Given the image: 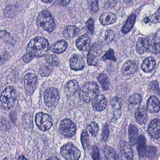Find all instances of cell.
<instances>
[{"label": "cell", "mask_w": 160, "mask_h": 160, "mask_svg": "<svg viewBox=\"0 0 160 160\" xmlns=\"http://www.w3.org/2000/svg\"><path fill=\"white\" fill-rule=\"evenodd\" d=\"M1 59H2V58H1V56H0V62H1Z\"/></svg>", "instance_id": "53"}, {"label": "cell", "mask_w": 160, "mask_h": 160, "mask_svg": "<svg viewBox=\"0 0 160 160\" xmlns=\"http://www.w3.org/2000/svg\"><path fill=\"white\" fill-rule=\"evenodd\" d=\"M88 131L93 136H96L98 134L99 131V127L95 122H91L88 126Z\"/></svg>", "instance_id": "33"}, {"label": "cell", "mask_w": 160, "mask_h": 160, "mask_svg": "<svg viewBox=\"0 0 160 160\" xmlns=\"http://www.w3.org/2000/svg\"><path fill=\"white\" fill-rule=\"evenodd\" d=\"M37 78L35 74L28 73L24 78V89L27 96H31L34 92L36 87Z\"/></svg>", "instance_id": "10"}, {"label": "cell", "mask_w": 160, "mask_h": 160, "mask_svg": "<svg viewBox=\"0 0 160 160\" xmlns=\"http://www.w3.org/2000/svg\"><path fill=\"white\" fill-rule=\"evenodd\" d=\"M128 136L130 142L132 146L135 145L139 138V132L137 128L133 125H130L128 128Z\"/></svg>", "instance_id": "23"}, {"label": "cell", "mask_w": 160, "mask_h": 160, "mask_svg": "<svg viewBox=\"0 0 160 160\" xmlns=\"http://www.w3.org/2000/svg\"><path fill=\"white\" fill-rule=\"evenodd\" d=\"M59 130L60 133L65 137L71 138L76 134L77 126L72 120L66 118L60 123Z\"/></svg>", "instance_id": "6"}, {"label": "cell", "mask_w": 160, "mask_h": 160, "mask_svg": "<svg viewBox=\"0 0 160 160\" xmlns=\"http://www.w3.org/2000/svg\"><path fill=\"white\" fill-rule=\"evenodd\" d=\"M135 118L137 123L141 125L145 124L148 118L146 111L142 107L137 109L135 112Z\"/></svg>", "instance_id": "22"}, {"label": "cell", "mask_w": 160, "mask_h": 160, "mask_svg": "<svg viewBox=\"0 0 160 160\" xmlns=\"http://www.w3.org/2000/svg\"><path fill=\"white\" fill-rule=\"evenodd\" d=\"M94 21L92 18H90L86 23L88 32L90 34H92L94 32Z\"/></svg>", "instance_id": "39"}, {"label": "cell", "mask_w": 160, "mask_h": 160, "mask_svg": "<svg viewBox=\"0 0 160 160\" xmlns=\"http://www.w3.org/2000/svg\"><path fill=\"white\" fill-rule=\"evenodd\" d=\"M109 131L108 129V126L107 124L105 125L103 129V131H102V140H107L108 136H109Z\"/></svg>", "instance_id": "43"}, {"label": "cell", "mask_w": 160, "mask_h": 160, "mask_svg": "<svg viewBox=\"0 0 160 160\" xmlns=\"http://www.w3.org/2000/svg\"><path fill=\"white\" fill-rule=\"evenodd\" d=\"M102 52V48L99 44L98 43L93 44L89 49L87 55V62L88 65H97L98 58L100 57Z\"/></svg>", "instance_id": "9"}, {"label": "cell", "mask_w": 160, "mask_h": 160, "mask_svg": "<svg viewBox=\"0 0 160 160\" xmlns=\"http://www.w3.org/2000/svg\"><path fill=\"white\" fill-rule=\"evenodd\" d=\"M150 20L154 23L160 22V7L156 11V13L153 14L150 19Z\"/></svg>", "instance_id": "41"}, {"label": "cell", "mask_w": 160, "mask_h": 160, "mask_svg": "<svg viewBox=\"0 0 160 160\" xmlns=\"http://www.w3.org/2000/svg\"><path fill=\"white\" fill-rule=\"evenodd\" d=\"M60 160L58 158L56 157H51V158H49L48 160Z\"/></svg>", "instance_id": "50"}, {"label": "cell", "mask_w": 160, "mask_h": 160, "mask_svg": "<svg viewBox=\"0 0 160 160\" xmlns=\"http://www.w3.org/2000/svg\"><path fill=\"white\" fill-rule=\"evenodd\" d=\"M90 45V38L87 35L80 36L76 41V46L80 50L86 52L89 50Z\"/></svg>", "instance_id": "14"}, {"label": "cell", "mask_w": 160, "mask_h": 160, "mask_svg": "<svg viewBox=\"0 0 160 160\" xmlns=\"http://www.w3.org/2000/svg\"><path fill=\"white\" fill-rule=\"evenodd\" d=\"M91 9L94 12H96L98 11L99 9V5L98 2L95 1L92 2L91 5Z\"/></svg>", "instance_id": "45"}, {"label": "cell", "mask_w": 160, "mask_h": 160, "mask_svg": "<svg viewBox=\"0 0 160 160\" xmlns=\"http://www.w3.org/2000/svg\"><path fill=\"white\" fill-rule=\"evenodd\" d=\"M60 100L59 91L54 88H50L45 91L44 100L46 105L50 108H54L58 105Z\"/></svg>", "instance_id": "7"}, {"label": "cell", "mask_w": 160, "mask_h": 160, "mask_svg": "<svg viewBox=\"0 0 160 160\" xmlns=\"http://www.w3.org/2000/svg\"><path fill=\"white\" fill-rule=\"evenodd\" d=\"M149 134L152 138L155 139L160 138V120L155 119L152 120L148 128Z\"/></svg>", "instance_id": "13"}, {"label": "cell", "mask_w": 160, "mask_h": 160, "mask_svg": "<svg viewBox=\"0 0 160 160\" xmlns=\"http://www.w3.org/2000/svg\"><path fill=\"white\" fill-rule=\"evenodd\" d=\"M138 69V64L135 61L127 62L122 68V72L126 75L134 74Z\"/></svg>", "instance_id": "18"}, {"label": "cell", "mask_w": 160, "mask_h": 160, "mask_svg": "<svg viewBox=\"0 0 160 160\" xmlns=\"http://www.w3.org/2000/svg\"><path fill=\"white\" fill-rule=\"evenodd\" d=\"M38 25L48 32H52L55 29L54 19L51 13L48 10L41 11L37 18Z\"/></svg>", "instance_id": "4"}, {"label": "cell", "mask_w": 160, "mask_h": 160, "mask_svg": "<svg viewBox=\"0 0 160 160\" xmlns=\"http://www.w3.org/2000/svg\"><path fill=\"white\" fill-rule=\"evenodd\" d=\"M147 109L149 112L157 113L160 110V102L155 96H151L148 99L147 105Z\"/></svg>", "instance_id": "16"}, {"label": "cell", "mask_w": 160, "mask_h": 160, "mask_svg": "<svg viewBox=\"0 0 160 160\" xmlns=\"http://www.w3.org/2000/svg\"><path fill=\"white\" fill-rule=\"evenodd\" d=\"M0 36L4 40H7L9 37V34L7 32H6L5 31H1L0 32Z\"/></svg>", "instance_id": "46"}, {"label": "cell", "mask_w": 160, "mask_h": 160, "mask_svg": "<svg viewBox=\"0 0 160 160\" xmlns=\"http://www.w3.org/2000/svg\"><path fill=\"white\" fill-rule=\"evenodd\" d=\"M121 152L123 158L126 160L132 159L133 152L130 145L127 142H124L121 146Z\"/></svg>", "instance_id": "21"}, {"label": "cell", "mask_w": 160, "mask_h": 160, "mask_svg": "<svg viewBox=\"0 0 160 160\" xmlns=\"http://www.w3.org/2000/svg\"><path fill=\"white\" fill-rule=\"evenodd\" d=\"M60 5L63 7L67 6L70 2V0H57Z\"/></svg>", "instance_id": "47"}, {"label": "cell", "mask_w": 160, "mask_h": 160, "mask_svg": "<svg viewBox=\"0 0 160 160\" xmlns=\"http://www.w3.org/2000/svg\"><path fill=\"white\" fill-rule=\"evenodd\" d=\"M17 99L16 89L13 86H8L3 90L0 97V105L6 110H9L15 104Z\"/></svg>", "instance_id": "3"}, {"label": "cell", "mask_w": 160, "mask_h": 160, "mask_svg": "<svg viewBox=\"0 0 160 160\" xmlns=\"http://www.w3.org/2000/svg\"><path fill=\"white\" fill-rule=\"evenodd\" d=\"M79 30L78 27L73 25L68 26L65 28L63 35L67 38H71L75 37L78 34Z\"/></svg>", "instance_id": "26"}, {"label": "cell", "mask_w": 160, "mask_h": 160, "mask_svg": "<svg viewBox=\"0 0 160 160\" xmlns=\"http://www.w3.org/2000/svg\"><path fill=\"white\" fill-rule=\"evenodd\" d=\"M115 34L114 32L112 30H107L105 33V41L107 43L112 42L115 38Z\"/></svg>", "instance_id": "38"}, {"label": "cell", "mask_w": 160, "mask_h": 160, "mask_svg": "<svg viewBox=\"0 0 160 160\" xmlns=\"http://www.w3.org/2000/svg\"><path fill=\"white\" fill-rule=\"evenodd\" d=\"M53 68L50 65H44L40 69V75L42 77H48L52 72Z\"/></svg>", "instance_id": "34"}, {"label": "cell", "mask_w": 160, "mask_h": 160, "mask_svg": "<svg viewBox=\"0 0 160 160\" xmlns=\"http://www.w3.org/2000/svg\"><path fill=\"white\" fill-rule=\"evenodd\" d=\"M92 105L94 111L102 112L107 107V99L103 95H98L92 100Z\"/></svg>", "instance_id": "12"}, {"label": "cell", "mask_w": 160, "mask_h": 160, "mask_svg": "<svg viewBox=\"0 0 160 160\" xmlns=\"http://www.w3.org/2000/svg\"><path fill=\"white\" fill-rule=\"evenodd\" d=\"M68 47V44L65 40H61L52 45L51 50L55 53H61L65 51Z\"/></svg>", "instance_id": "24"}, {"label": "cell", "mask_w": 160, "mask_h": 160, "mask_svg": "<svg viewBox=\"0 0 160 160\" xmlns=\"http://www.w3.org/2000/svg\"><path fill=\"white\" fill-rule=\"evenodd\" d=\"M150 48L153 52L156 53H160V35L154 38Z\"/></svg>", "instance_id": "30"}, {"label": "cell", "mask_w": 160, "mask_h": 160, "mask_svg": "<svg viewBox=\"0 0 160 160\" xmlns=\"http://www.w3.org/2000/svg\"><path fill=\"white\" fill-rule=\"evenodd\" d=\"M136 20V16L135 15H131L128 18L127 20L125 25L123 26L122 29V32L124 34H127L132 29V27L135 23Z\"/></svg>", "instance_id": "27"}, {"label": "cell", "mask_w": 160, "mask_h": 160, "mask_svg": "<svg viewBox=\"0 0 160 160\" xmlns=\"http://www.w3.org/2000/svg\"><path fill=\"white\" fill-rule=\"evenodd\" d=\"M117 20V18L114 13L106 12L102 14L99 18V21L102 25H107L113 24Z\"/></svg>", "instance_id": "15"}, {"label": "cell", "mask_w": 160, "mask_h": 160, "mask_svg": "<svg viewBox=\"0 0 160 160\" xmlns=\"http://www.w3.org/2000/svg\"><path fill=\"white\" fill-rule=\"evenodd\" d=\"M137 151L139 156L141 157H144L146 154L147 147L146 146V140L144 136L141 135L138 138Z\"/></svg>", "instance_id": "25"}, {"label": "cell", "mask_w": 160, "mask_h": 160, "mask_svg": "<svg viewBox=\"0 0 160 160\" xmlns=\"http://www.w3.org/2000/svg\"><path fill=\"white\" fill-rule=\"evenodd\" d=\"M81 142L83 148L85 150L88 149L89 146V139L88 134L86 131H83L81 134Z\"/></svg>", "instance_id": "32"}, {"label": "cell", "mask_w": 160, "mask_h": 160, "mask_svg": "<svg viewBox=\"0 0 160 160\" xmlns=\"http://www.w3.org/2000/svg\"><path fill=\"white\" fill-rule=\"evenodd\" d=\"M61 154L67 160H78L81 157V151L72 143L69 142L61 148Z\"/></svg>", "instance_id": "5"}, {"label": "cell", "mask_w": 160, "mask_h": 160, "mask_svg": "<svg viewBox=\"0 0 160 160\" xmlns=\"http://www.w3.org/2000/svg\"><path fill=\"white\" fill-rule=\"evenodd\" d=\"M9 117H10V119H11L13 122L16 121V118H17V114H16V112H11L9 114Z\"/></svg>", "instance_id": "48"}, {"label": "cell", "mask_w": 160, "mask_h": 160, "mask_svg": "<svg viewBox=\"0 0 160 160\" xmlns=\"http://www.w3.org/2000/svg\"><path fill=\"white\" fill-rule=\"evenodd\" d=\"M45 60L49 65L52 66H58L60 64L59 58L54 54L47 55L45 58Z\"/></svg>", "instance_id": "29"}, {"label": "cell", "mask_w": 160, "mask_h": 160, "mask_svg": "<svg viewBox=\"0 0 160 160\" xmlns=\"http://www.w3.org/2000/svg\"><path fill=\"white\" fill-rule=\"evenodd\" d=\"M18 160H28L25 158V157H24L23 156H20L19 158L18 159Z\"/></svg>", "instance_id": "49"}, {"label": "cell", "mask_w": 160, "mask_h": 160, "mask_svg": "<svg viewBox=\"0 0 160 160\" xmlns=\"http://www.w3.org/2000/svg\"><path fill=\"white\" fill-rule=\"evenodd\" d=\"M156 66V60L153 57H149L146 59L141 65V68L144 72L149 73L152 71Z\"/></svg>", "instance_id": "20"}, {"label": "cell", "mask_w": 160, "mask_h": 160, "mask_svg": "<svg viewBox=\"0 0 160 160\" xmlns=\"http://www.w3.org/2000/svg\"><path fill=\"white\" fill-rule=\"evenodd\" d=\"M35 123L38 128L42 131H48L52 126V118L50 116L43 112L37 114Z\"/></svg>", "instance_id": "8"}, {"label": "cell", "mask_w": 160, "mask_h": 160, "mask_svg": "<svg viewBox=\"0 0 160 160\" xmlns=\"http://www.w3.org/2000/svg\"><path fill=\"white\" fill-rule=\"evenodd\" d=\"M111 104L114 111L115 113L118 116V115H120L121 105L119 99L117 98H113L111 101Z\"/></svg>", "instance_id": "31"}, {"label": "cell", "mask_w": 160, "mask_h": 160, "mask_svg": "<svg viewBox=\"0 0 160 160\" xmlns=\"http://www.w3.org/2000/svg\"><path fill=\"white\" fill-rule=\"evenodd\" d=\"M79 88L78 82L76 80H71L65 86L66 94L68 96H72L78 91Z\"/></svg>", "instance_id": "19"}, {"label": "cell", "mask_w": 160, "mask_h": 160, "mask_svg": "<svg viewBox=\"0 0 160 160\" xmlns=\"http://www.w3.org/2000/svg\"><path fill=\"white\" fill-rule=\"evenodd\" d=\"M142 98L139 94H134L130 97L129 101L131 103L134 105L140 104L142 102Z\"/></svg>", "instance_id": "36"}, {"label": "cell", "mask_w": 160, "mask_h": 160, "mask_svg": "<svg viewBox=\"0 0 160 160\" xmlns=\"http://www.w3.org/2000/svg\"><path fill=\"white\" fill-rule=\"evenodd\" d=\"M149 20H149V19L148 18V17L145 18L144 22H145V23H148V22H149Z\"/></svg>", "instance_id": "52"}, {"label": "cell", "mask_w": 160, "mask_h": 160, "mask_svg": "<svg viewBox=\"0 0 160 160\" xmlns=\"http://www.w3.org/2000/svg\"><path fill=\"white\" fill-rule=\"evenodd\" d=\"M91 156L93 160H100L99 150L97 147L94 146L92 147Z\"/></svg>", "instance_id": "40"}, {"label": "cell", "mask_w": 160, "mask_h": 160, "mask_svg": "<svg viewBox=\"0 0 160 160\" xmlns=\"http://www.w3.org/2000/svg\"><path fill=\"white\" fill-rule=\"evenodd\" d=\"M44 2L47 3H51V2H52V1L53 0H42Z\"/></svg>", "instance_id": "51"}, {"label": "cell", "mask_w": 160, "mask_h": 160, "mask_svg": "<svg viewBox=\"0 0 160 160\" xmlns=\"http://www.w3.org/2000/svg\"><path fill=\"white\" fill-rule=\"evenodd\" d=\"M157 149L154 147L147 148L146 156L150 159H153L156 157L157 154Z\"/></svg>", "instance_id": "37"}, {"label": "cell", "mask_w": 160, "mask_h": 160, "mask_svg": "<svg viewBox=\"0 0 160 160\" xmlns=\"http://www.w3.org/2000/svg\"><path fill=\"white\" fill-rule=\"evenodd\" d=\"M98 81L101 86L102 88L104 90H107L110 88V82L107 75L105 74H101L98 78Z\"/></svg>", "instance_id": "28"}, {"label": "cell", "mask_w": 160, "mask_h": 160, "mask_svg": "<svg viewBox=\"0 0 160 160\" xmlns=\"http://www.w3.org/2000/svg\"><path fill=\"white\" fill-rule=\"evenodd\" d=\"M150 89L153 91H159L158 84L157 81H154L150 83Z\"/></svg>", "instance_id": "44"}, {"label": "cell", "mask_w": 160, "mask_h": 160, "mask_svg": "<svg viewBox=\"0 0 160 160\" xmlns=\"http://www.w3.org/2000/svg\"><path fill=\"white\" fill-rule=\"evenodd\" d=\"M99 88L97 83L90 82L87 83L80 89L79 96L82 101L90 102L98 95Z\"/></svg>", "instance_id": "2"}, {"label": "cell", "mask_w": 160, "mask_h": 160, "mask_svg": "<svg viewBox=\"0 0 160 160\" xmlns=\"http://www.w3.org/2000/svg\"><path fill=\"white\" fill-rule=\"evenodd\" d=\"M50 46L46 38L37 37L32 39L26 47L27 53L23 57L25 62H29L35 57H41L47 54Z\"/></svg>", "instance_id": "1"}, {"label": "cell", "mask_w": 160, "mask_h": 160, "mask_svg": "<svg viewBox=\"0 0 160 160\" xmlns=\"http://www.w3.org/2000/svg\"><path fill=\"white\" fill-rule=\"evenodd\" d=\"M70 68L75 71H79L83 69L85 61L83 57L79 54H75L69 60Z\"/></svg>", "instance_id": "11"}, {"label": "cell", "mask_w": 160, "mask_h": 160, "mask_svg": "<svg viewBox=\"0 0 160 160\" xmlns=\"http://www.w3.org/2000/svg\"><path fill=\"white\" fill-rule=\"evenodd\" d=\"M149 46L150 44L148 38H141L138 39L136 44V51L139 54H143L148 49Z\"/></svg>", "instance_id": "17"}, {"label": "cell", "mask_w": 160, "mask_h": 160, "mask_svg": "<svg viewBox=\"0 0 160 160\" xmlns=\"http://www.w3.org/2000/svg\"><path fill=\"white\" fill-rule=\"evenodd\" d=\"M104 154L106 157L110 159L113 158L114 157V152L111 148L105 147L104 148Z\"/></svg>", "instance_id": "42"}, {"label": "cell", "mask_w": 160, "mask_h": 160, "mask_svg": "<svg viewBox=\"0 0 160 160\" xmlns=\"http://www.w3.org/2000/svg\"><path fill=\"white\" fill-rule=\"evenodd\" d=\"M102 60L104 61L111 60L116 62L117 59L114 55V52L112 49H110L102 57Z\"/></svg>", "instance_id": "35"}]
</instances>
